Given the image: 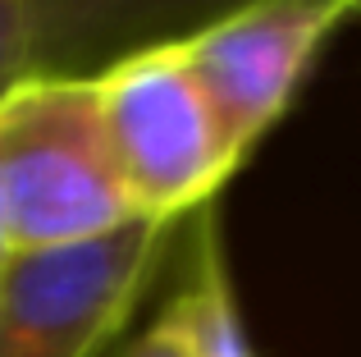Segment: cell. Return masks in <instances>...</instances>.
Masks as SVG:
<instances>
[{
	"instance_id": "1",
	"label": "cell",
	"mask_w": 361,
	"mask_h": 357,
	"mask_svg": "<svg viewBox=\"0 0 361 357\" xmlns=\"http://www.w3.org/2000/svg\"><path fill=\"white\" fill-rule=\"evenodd\" d=\"M0 211L9 248H64L142 220L97 119L92 78L27 73L0 97Z\"/></svg>"
},
{
	"instance_id": "2",
	"label": "cell",
	"mask_w": 361,
	"mask_h": 357,
	"mask_svg": "<svg viewBox=\"0 0 361 357\" xmlns=\"http://www.w3.org/2000/svg\"><path fill=\"white\" fill-rule=\"evenodd\" d=\"M106 152L142 220L206 211L238 170L206 97L188 78L174 42L133 51L92 73Z\"/></svg>"
},
{
	"instance_id": "3",
	"label": "cell",
	"mask_w": 361,
	"mask_h": 357,
	"mask_svg": "<svg viewBox=\"0 0 361 357\" xmlns=\"http://www.w3.org/2000/svg\"><path fill=\"white\" fill-rule=\"evenodd\" d=\"M178 224L128 220L101 238L14 252L0 275V357H101L160 275Z\"/></svg>"
},
{
	"instance_id": "4",
	"label": "cell",
	"mask_w": 361,
	"mask_h": 357,
	"mask_svg": "<svg viewBox=\"0 0 361 357\" xmlns=\"http://www.w3.org/2000/svg\"><path fill=\"white\" fill-rule=\"evenodd\" d=\"M357 9L361 0H247L174 42L238 161L274 128L334 28Z\"/></svg>"
},
{
	"instance_id": "5",
	"label": "cell",
	"mask_w": 361,
	"mask_h": 357,
	"mask_svg": "<svg viewBox=\"0 0 361 357\" xmlns=\"http://www.w3.org/2000/svg\"><path fill=\"white\" fill-rule=\"evenodd\" d=\"M247 0H27L32 73L92 78L133 51L197 32Z\"/></svg>"
},
{
	"instance_id": "6",
	"label": "cell",
	"mask_w": 361,
	"mask_h": 357,
	"mask_svg": "<svg viewBox=\"0 0 361 357\" xmlns=\"http://www.w3.org/2000/svg\"><path fill=\"white\" fill-rule=\"evenodd\" d=\"M174 298H178V312H183V325H188L192 357H256L252 339H247V325H243V312H238V294H233L215 206H206L192 229V261H188V279Z\"/></svg>"
},
{
	"instance_id": "7",
	"label": "cell",
	"mask_w": 361,
	"mask_h": 357,
	"mask_svg": "<svg viewBox=\"0 0 361 357\" xmlns=\"http://www.w3.org/2000/svg\"><path fill=\"white\" fill-rule=\"evenodd\" d=\"M32 73V14L27 0H0V97Z\"/></svg>"
},
{
	"instance_id": "8",
	"label": "cell",
	"mask_w": 361,
	"mask_h": 357,
	"mask_svg": "<svg viewBox=\"0 0 361 357\" xmlns=\"http://www.w3.org/2000/svg\"><path fill=\"white\" fill-rule=\"evenodd\" d=\"M119 357H192L188 349V325H183V312H178V298H169L165 307L156 312V321L128 339V349Z\"/></svg>"
},
{
	"instance_id": "9",
	"label": "cell",
	"mask_w": 361,
	"mask_h": 357,
	"mask_svg": "<svg viewBox=\"0 0 361 357\" xmlns=\"http://www.w3.org/2000/svg\"><path fill=\"white\" fill-rule=\"evenodd\" d=\"M9 257H14V248H9V229H5V211H0V275H5Z\"/></svg>"
}]
</instances>
